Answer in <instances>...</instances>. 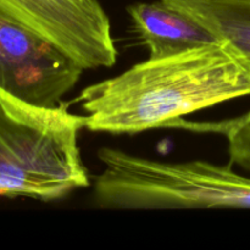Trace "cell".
I'll return each instance as SVG.
<instances>
[{
	"label": "cell",
	"instance_id": "6da1fadb",
	"mask_svg": "<svg viewBox=\"0 0 250 250\" xmlns=\"http://www.w3.org/2000/svg\"><path fill=\"white\" fill-rule=\"evenodd\" d=\"M250 95V77L231 44L222 41L136 63L81 90L85 128L137 134L178 127L183 116Z\"/></svg>",
	"mask_w": 250,
	"mask_h": 250
},
{
	"label": "cell",
	"instance_id": "7a4b0ae2",
	"mask_svg": "<svg viewBox=\"0 0 250 250\" xmlns=\"http://www.w3.org/2000/svg\"><path fill=\"white\" fill-rule=\"evenodd\" d=\"M70 103L43 107L0 93V197L49 203L90 185Z\"/></svg>",
	"mask_w": 250,
	"mask_h": 250
},
{
	"label": "cell",
	"instance_id": "3957f363",
	"mask_svg": "<svg viewBox=\"0 0 250 250\" xmlns=\"http://www.w3.org/2000/svg\"><path fill=\"white\" fill-rule=\"evenodd\" d=\"M93 198L99 209H250V178L232 164L164 163L102 148Z\"/></svg>",
	"mask_w": 250,
	"mask_h": 250
},
{
	"label": "cell",
	"instance_id": "277c9868",
	"mask_svg": "<svg viewBox=\"0 0 250 250\" xmlns=\"http://www.w3.org/2000/svg\"><path fill=\"white\" fill-rule=\"evenodd\" d=\"M83 71L45 37L0 14L1 94L37 106H56Z\"/></svg>",
	"mask_w": 250,
	"mask_h": 250
},
{
	"label": "cell",
	"instance_id": "5b68a950",
	"mask_svg": "<svg viewBox=\"0 0 250 250\" xmlns=\"http://www.w3.org/2000/svg\"><path fill=\"white\" fill-rule=\"evenodd\" d=\"M0 14L45 37L83 70L116 63L111 23L98 0H0Z\"/></svg>",
	"mask_w": 250,
	"mask_h": 250
},
{
	"label": "cell",
	"instance_id": "8992f818",
	"mask_svg": "<svg viewBox=\"0 0 250 250\" xmlns=\"http://www.w3.org/2000/svg\"><path fill=\"white\" fill-rule=\"evenodd\" d=\"M134 33L149 50V58L177 55L222 42L193 17L163 0L136 2L127 7Z\"/></svg>",
	"mask_w": 250,
	"mask_h": 250
},
{
	"label": "cell",
	"instance_id": "52a82bcc",
	"mask_svg": "<svg viewBox=\"0 0 250 250\" xmlns=\"http://www.w3.org/2000/svg\"><path fill=\"white\" fill-rule=\"evenodd\" d=\"M226 41L250 77V0H163Z\"/></svg>",
	"mask_w": 250,
	"mask_h": 250
},
{
	"label": "cell",
	"instance_id": "ba28073f",
	"mask_svg": "<svg viewBox=\"0 0 250 250\" xmlns=\"http://www.w3.org/2000/svg\"><path fill=\"white\" fill-rule=\"evenodd\" d=\"M189 129L224 134L229 142V164L250 173V111L221 122H192Z\"/></svg>",
	"mask_w": 250,
	"mask_h": 250
}]
</instances>
